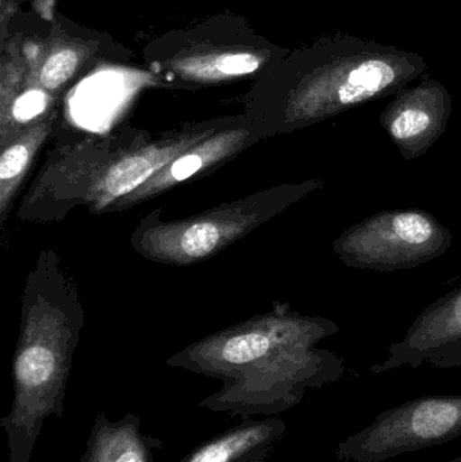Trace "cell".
<instances>
[{
    "label": "cell",
    "instance_id": "cell-1",
    "mask_svg": "<svg viewBox=\"0 0 461 462\" xmlns=\"http://www.w3.org/2000/svg\"><path fill=\"white\" fill-rule=\"evenodd\" d=\"M322 337L319 323L275 310L216 331L165 364L222 383L200 409L243 420L275 417L343 376V361L314 347Z\"/></svg>",
    "mask_w": 461,
    "mask_h": 462
},
{
    "label": "cell",
    "instance_id": "cell-2",
    "mask_svg": "<svg viewBox=\"0 0 461 462\" xmlns=\"http://www.w3.org/2000/svg\"><path fill=\"white\" fill-rule=\"evenodd\" d=\"M427 70L424 57L348 34L295 49L252 83L244 113L264 138L398 92Z\"/></svg>",
    "mask_w": 461,
    "mask_h": 462
},
{
    "label": "cell",
    "instance_id": "cell-3",
    "mask_svg": "<svg viewBox=\"0 0 461 462\" xmlns=\"http://www.w3.org/2000/svg\"><path fill=\"white\" fill-rule=\"evenodd\" d=\"M86 325L78 282L54 247L27 274L13 358V402L0 420L8 462H30L49 417L64 418L73 356Z\"/></svg>",
    "mask_w": 461,
    "mask_h": 462
},
{
    "label": "cell",
    "instance_id": "cell-4",
    "mask_svg": "<svg viewBox=\"0 0 461 462\" xmlns=\"http://www.w3.org/2000/svg\"><path fill=\"white\" fill-rule=\"evenodd\" d=\"M233 116L184 125L152 137L145 130L121 127L108 134L59 141L30 184L16 218L22 222H61L76 208L92 216L140 189L171 160L218 132Z\"/></svg>",
    "mask_w": 461,
    "mask_h": 462
},
{
    "label": "cell",
    "instance_id": "cell-5",
    "mask_svg": "<svg viewBox=\"0 0 461 462\" xmlns=\"http://www.w3.org/2000/svg\"><path fill=\"white\" fill-rule=\"evenodd\" d=\"M290 51L257 32L244 16L221 13L148 41L143 60L161 87L195 91L254 83Z\"/></svg>",
    "mask_w": 461,
    "mask_h": 462
},
{
    "label": "cell",
    "instance_id": "cell-6",
    "mask_svg": "<svg viewBox=\"0 0 461 462\" xmlns=\"http://www.w3.org/2000/svg\"><path fill=\"white\" fill-rule=\"evenodd\" d=\"M313 189L314 181L270 187L175 221H165L161 210H156L140 219L130 236V246L153 263L194 265L224 252Z\"/></svg>",
    "mask_w": 461,
    "mask_h": 462
},
{
    "label": "cell",
    "instance_id": "cell-7",
    "mask_svg": "<svg viewBox=\"0 0 461 462\" xmlns=\"http://www.w3.org/2000/svg\"><path fill=\"white\" fill-rule=\"evenodd\" d=\"M461 437V395L422 396L384 410L336 448L341 462H384Z\"/></svg>",
    "mask_w": 461,
    "mask_h": 462
},
{
    "label": "cell",
    "instance_id": "cell-8",
    "mask_svg": "<svg viewBox=\"0 0 461 462\" xmlns=\"http://www.w3.org/2000/svg\"><path fill=\"white\" fill-rule=\"evenodd\" d=\"M40 53L29 64L24 87H37L59 99L73 80L95 65L111 60L129 59V54L110 35L86 29L56 14Z\"/></svg>",
    "mask_w": 461,
    "mask_h": 462
},
{
    "label": "cell",
    "instance_id": "cell-9",
    "mask_svg": "<svg viewBox=\"0 0 461 462\" xmlns=\"http://www.w3.org/2000/svg\"><path fill=\"white\" fill-rule=\"evenodd\" d=\"M263 140L262 130L245 113L233 116L218 132L181 152L140 189L114 203L107 214L132 210L181 184L207 176Z\"/></svg>",
    "mask_w": 461,
    "mask_h": 462
},
{
    "label": "cell",
    "instance_id": "cell-10",
    "mask_svg": "<svg viewBox=\"0 0 461 462\" xmlns=\"http://www.w3.org/2000/svg\"><path fill=\"white\" fill-rule=\"evenodd\" d=\"M286 433L287 423L281 418L245 420L198 445L178 462H264Z\"/></svg>",
    "mask_w": 461,
    "mask_h": 462
},
{
    "label": "cell",
    "instance_id": "cell-11",
    "mask_svg": "<svg viewBox=\"0 0 461 462\" xmlns=\"http://www.w3.org/2000/svg\"><path fill=\"white\" fill-rule=\"evenodd\" d=\"M162 441L143 431L137 414L111 420L105 411L97 412L87 439L80 462H154Z\"/></svg>",
    "mask_w": 461,
    "mask_h": 462
},
{
    "label": "cell",
    "instance_id": "cell-12",
    "mask_svg": "<svg viewBox=\"0 0 461 462\" xmlns=\"http://www.w3.org/2000/svg\"><path fill=\"white\" fill-rule=\"evenodd\" d=\"M451 110V97L443 84L427 79L416 88H402L386 113L392 138L414 140L438 127Z\"/></svg>",
    "mask_w": 461,
    "mask_h": 462
},
{
    "label": "cell",
    "instance_id": "cell-13",
    "mask_svg": "<svg viewBox=\"0 0 461 462\" xmlns=\"http://www.w3.org/2000/svg\"><path fill=\"white\" fill-rule=\"evenodd\" d=\"M56 125L57 110H54L46 118L22 130L11 143L0 148V229L3 233L14 200L41 149L53 135Z\"/></svg>",
    "mask_w": 461,
    "mask_h": 462
},
{
    "label": "cell",
    "instance_id": "cell-14",
    "mask_svg": "<svg viewBox=\"0 0 461 462\" xmlns=\"http://www.w3.org/2000/svg\"><path fill=\"white\" fill-rule=\"evenodd\" d=\"M22 0H2V43L8 35L7 24L19 8Z\"/></svg>",
    "mask_w": 461,
    "mask_h": 462
},
{
    "label": "cell",
    "instance_id": "cell-15",
    "mask_svg": "<svg viewBox=\"0 0 461 462\" xmlns=\"http://www.w3.org/2000/svg\"><path fill=\"white\" fill-rule=\"evenodd\" d=\"M447 462H461V455L457 456V457L452 458V460Z\"/></svg>",
    "mask_w": 461,
    "mask_h": 462
}]
</instances>
